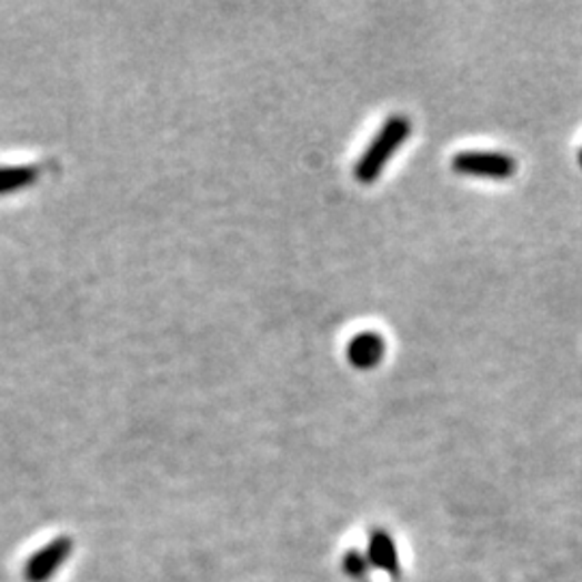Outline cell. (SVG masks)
I'll return each mask as SVG.
<instances>
[{"instance_id": "6da1fadb", "label": "cell", "mask_w": 582, "mask_h": 582, "mask_svg": "<svg viewBox=\"0 0 582 582\" xmlns=\"http://www.w3.org/2000/svg\"><path fill=\"white\" fill-rule=\"evenodd\" d=\"M410 132H412V123L405 114L389 117L387 123L382 126V130L375 134L371 146L364 149L363 155L359 158V162L354 167L357 182L369 185V183L380 180V175L387 169V164L391 162L393 153L408 141Z\"/></svg>"}, {"instance_id": "7a4b0ae2", "label": "cell", "mask_w": 582, "mask_h": 582, "mask_svg": "<svg viewBox=\"0 0 582 582\" xmlns=\"http://www.w3.org/2000/svg\"><path fill=\"white\" fill-rule=\"evenodd\" d=\"M451 169L458 175L479 180H510L518 169L515 160L499 151H460L451 160Z\"/></svg>"}, {"instance_id": "3957f363", "label": "cell", "mask_w": 582, "mask_h": 582, "mask_svg": "<svg viewBox=\"0 0 582 582\" xmlns=\"http://www.w3.org/2000/svg\"><path fill=\"white\" fill-rule=\"evenodd\" d=\"M73 542L70 538H57L50 544L37 550L36 554L27 561L24 579L27 582H48L59 568L70 559Z\"/></svg>"}, {"instance_id": "277c9868", "label": "cell", "mask_w": 582, "mask_h": 582, "mask_svg": "<svg viewBox=\"0 0 582 582\" xmlns=\"http://www.w3.org/2000/svg\"><path fill=\"white\" fill-rule=\"evenodd\" d=\"M387 352V343L375 332H363L354 337L348 345V361L357 369H373L382 363Z\"/></svg>"}, {"instance_id": "5b68a950", "label": "cell", "mask_w": 582, "mask_h": 582, "mask_svg": "<svg viewBox=\"0 0 582 582\" xmlns=\"http://www.w3.org/2000/svg\"><path fill=\"white\" fill-rule=\"evenodd\" d=\"M37 175H39V167H33V164L0 169V192H11L16 188H22L33 182Z\"/></svg>"}, {"instance_id": "8992f818", "label": "cell", "mask_w": 582, "mask_h": 582, "mask_svg": "<svg viewBox=\"0 0 582 582\" xmlns=\"http://www.w3.org/2000/svg\"><path fill=\"white\" fill-rule=\"evenodd\" d=\"M581 164H582V151H581Z\"/></svg>"}]
</instances>
